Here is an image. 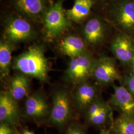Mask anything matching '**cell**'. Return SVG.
Here are the masks:
<instances>
[{
	"instance_id": "1",
	"label": "cell",
	"mask_w": 134,
	"mask_h": 134,
	"mask_svg": "<svg viewBox=\"0 0 134 134\" xmlns=\"http://www.w3.org/2000/svg\"><path fill=\"white\" fill-rule=\"evenodd\" d=\"M13 68L19 72L35 77L42 82L48 80V61L41 45H32L15 58Z\"/></svg>"
},
{
	"instance_id": "2",
	"label": "cell",
	"mask_w": 134,
	"mask_h": 134,
	"mask_svg": "<svg viewBox=\"0 0 134 134\" xmlns=\"http://www.w3.org/2000/svg\"><path fill=\"white\" fill-rule=\"evenodd\" d=\"M107 16L118 31L134 38V0H113L107 5Z\"/></svg>"
},
{
	"instance_id": "3",
	"label": "cell",
	"mask_w": 134,
	"mask_h": 134,
	"mask_svg": "<svg viewBox=\"0 0 134 134\" xmlns=\"http://www.w3.org/2000/svg\"><path fill=\"white\" fill-rule=\"evenodd\" d=\"M43 19L44 33L49 40L57 38L71 26L61 1H57L48 8Z\"/></svg>"
},
{
	"instance_id": "4",
	"label": "cell",
	"mask_w": 134,
	"mask_h": 134,
	"mask_svg": "<svg viewBox=\"0 0 134 134\" xmlns=\"http://www.w3.org/2000/svg\"><path fill=\"white\" fill-rule=\"evenodd\" d=\"M96 60L89 52L71 59L65 72V79L72 83L80 84L92 76Z\"/></svg>"
},
{
	"instance_id": "5",
	"label": "cell",
	"mask_w": 134,
	"mask_h": 134,
	"mask_svg": "<svg viewBox=\"0 0 134 134\" xmlns=\"http://www.w3.org/2000/svg\"><path fill=\"white\" fill-rule=\"evenodd\" d=\"M71 115V101L69 94L64 90H58L53 95L52 107L49 119L50 123L61 126L67 123Z\"/></svg>"
},
{
	"instance_id": "6",
	"label": "cell",
	"mask_w": 134,
	"mask_h": 134,
	"mask_svg": "<svg viewBox=\"0 0 134 134\" xmlns=\"http://www.w3.org/2000/svg\"><path fill=\"white\" fill-rule=\"evenodd\" d=\"M108 29L106 21L102 18L97 15L88 17L82 26L83 39L87 45L96 46L104 41Z\"/></svg>"
},
{
	"instance_id": "7",
	"label": "cell",
	"mask_w": 134,
	"mask_h": 134,
	"mask_svg": "<svg viewBox=\"0 0 134 134\" xmlns=\"http://www.w3.org/2000/svg\"><path fill=\"white\" fill-rule=\"evenodd\" d=\"M34 34L33 27L27 19L12 17L7 20L5 26L4 37L11 43H18L30 38Z\"/></svg>"
},
{
	"instance_id": "8",
	"label": "cell",
	"mask_w": 134,
	"mask_h": 134,
	"mask_svg": "<svg viewBox=\"0 0 134 134\" xmlns=\"http://www.w3.org/2000/svg\"><path fill=\"white\" fill-rule=\"evenodd\" d=\"M110 49L115 58L122 65L129 66L134 55V38L119 31L115 34Z\"/></svg>"
},
{
	"instance_id": "9",
	"label": "cell",
	"mask_w": 134,
	"mask_h": 134,
	"mask_svg": "<svg viewBox=\"0 0 134 134\" xmlns=\"http://www.w3.org/2000/svg\"><path fill=\"white\" fill-rule=\"evenodd\" d=\"M92 77L96 82L102 85L113 83L120 79L115 60L112 58L101 55L96 60Z\"/></svg>"
},
{
	"instance_id": "10",
	"label": "cell",
	"mask_w": 134,
	"mask_h": 134,
	"mask_svg": "<svg viewBox=\"0 0 134 134\" xmlns=\"http://www.w3.org/2000/svg\"><path fill=\"white\" fill-rule=\"evenodd\" d=\"M18 101L10 94L9 91H2L0 94V121L9 125L19 124V110Z\"/></svg>"
},
{
	"instance_id": "11",
	"label": "cell",
	"mask_w": 134,
	"mask_h": 134,
	"mask_svg": "<svg viewBox=\"0 0 134 134\" xmlns=\"http://www.w3.org/2000/svg\"><path fill=\"white\" fill-rule=\"evenodd\" d=\"M114 92L109 104L120 110L122 113L134 116V96L124 86L113 85Z\"/></svg>"
},
{
	"instance_id": "12",
	"label": "cell",
	"mask_w": 134,
	"mask_h": 134,
	"mask_svg": "<svg viewBox=\"0 0 134 134\" xmlns=\"http://www.w3.org/2000/svg\"><path fill=\"white\" fill-rule=\"evenodd\" d=\"M13 3L20 14L34 20L43 18L48 9L45 0H13Z\"/></svg>"
},
{
	"instance_id": "13",
	"label": "cell",
	"mask_w": 134,
	"mask_h": 134,
	"mask_svg": "<svg viewBox=\"0 0 134 134\" xmlns=\"http://www.w3.org/2000/svg\"><path fill=\"white\" fill-rule=\"evenodd\" d=\"M24 113L30 118L40 119L47 115L49 107L45 98L36 93L28 96L24 103Z\"/></svg>"
},
{
	"instance_id": "14",
	"label": "cell",
	"mask_w": 134,
	"mask_h": 134,
	"mask_svg": "<svg viewBox=\"0 0 134 134\" xmlns=\"http://www.w3.org/2000/svg\"><path fill=\"white\" fill-rule=\"evenodd\" d=\"M96 86L86 81L79 84L74 94V100L80 110L87 109L89 106L97 98Z\"/></svg>"
},
{
	"instance_id": "15",
	"label": "cell",
	"mask_w": 134,
	"mask_h": 134,
	"mask_svg": "<svg viewBox=\"0 0 134 134\" xmlns=\"http://www.w3.org/2000/svg\"><path fill=\"white\" fill-rule=\"evenodd\" d=\"M86 43L83 39L75 35H69L60 41L59 48L62 53L71 58L87 52Z\"/></svg>"
},
{
	"instance_id": "16",
	"label": "cell",
	"mask_w": 134,
	"mask_h": 134,
	"mask_svg": "<svg viewBox=\"0 0 134 134\" xmlns=\"http://www.w3.org/2000/svg\"><path fill=\"white\" fill-rule=\"evenodd\" d=\"M29 86L30 80L29 76L19 72L12 79L9 91L15 100H20L27 96Z\"/></svg>"
},
{
	"instance_id": "17",
	"label": "cell",
	"mask_w": 134,
	"mask_h": 134,
	"mask_svg": "<svg viewBox=\"0 0 134 134\" xmlns=\"http://www.w3.org/2000/svg\"><path fill=\"white\" fill-rule=\"evenodd\" d=\"M93 5L92 0H75L74 5L67 10L66 14L71 21L80 23L88 18Z\"/></svg>"
},
{
	"instance_id": "18",
	"label": "cell",
	"mask_w": 134,
	"mask_h": 134,
	"mask_svg": "<svg viewBox=\"0 0 134 134\" xmlns=\"http://www.w3.org/2000/svg\"><path fill=\"white\" fill-rule=\"evenodd\" d=\"M14 46L13 43L3 39L0 42V72L2 79H7L9 76L12 61V54Z\"/></svg>"
},
{
	"instance_id": "19",
	"label": "cell",
	"mask_w": 134,
	"mask_h": 134,
	"mask_svg": "<svg viewBox=\"0 0 134 134\" xmlns=\"http://www.w3.org/2000/svg\"><path fill=\"white\" fill-rule=\"evenodd\" d=\"M113 129L116 134H134V116L121 114L113 123Z\"/></svg>"
},
{
	"instance_id": "20",
	"label": "cell",
	"mask_w": 134,
	"mask_h": 134,
	"mask_svg": "<svg viewBox=\"0 0 134 134\" xmlns=\"http://www.w3.org/2000/svg\"><path fill=\"white\" fill-rule=\"evenodd\" d=\"M110 106L105 103L96 114L87 118V119L92 124L96 126L102 125L107 120L110 115Z\"/></svg>"
},
{
	"instance_id": "21",
	"label": "cell",
	"mask_w": 134,
	"mask_h": 134,
	"mask_svg": "<svg viewBox=\"0 0 134 134\" xmlns=\"http://www.w3.org/2000/svg\"><path fill=\"white\" fill-rule=\"evenodd\" d=\"M105 103L100 98H97L86 110V118H88L96 114Z\"/></svg>"
},
{
	"instance_id": "22",
	"label": "cell",
	"mask_w": 134,
	"mask_h": 134,
	"mask_svg": "<svg viewBox=\"0 0 134 134\" xmlns=\"http://www.w3.org/2000/svg\"><path fill=\"white\" fill-rule=\"evenodd\" d=\"M124 85L134 96V73H130L125 77Z\"/></svg>"
},
{
	"instance_id": "23",
	"label": "cell",
	"mask_w": 134,
	"mask_h": 134,
	"mask_svg": "<svg viewBox=\"0 0 134 134\" xmlns=\"http://www.w3.org/2000/svg\"><path fill=\"white\" fill-rule=\"evenodd\" d=\"M65 134H85L83 130L77 125H72L67 129Z\"/></svg>"
},
{
	"instance_id": "24",
	"label": "cell",
	"mask_w": 134,
	"mask_h": 134,
	"mask_svg": "<svg viewBox=\"0 0 134 134\" xmlns=\"http://www.w3.org/2000/svg\"><path fill=\"white\" fill-rule=\"evenodd\" d=\"M0 134H13V131L9 125L1 123L0 126Z\"/></svg>"
},
{
	"instance_id": "25",
	"label": "cell",
	"mask_w": 134,
	"mask_h": 134,
	"mask_svg": "<svg viewBox=\"0 0 134 134\" xmlns=\"http://www.w3.org/2000/svg\"><path fill=\"white\" fill-rule=\"evenodd\" d=\"M94 4L98 5H109L110 3L113 0H92Z\"/></svg>"
},
{
	"instance_id": "26",
	"label": "cell",
	"mask_w": 134,
	"mask_h": 134,
	"mask_svg": "<svg viewBox=\"0 0 134 134\" xmlns=\"http://www.w3.org/2000/svg\"><path fill=\"white\" fill-rule=\"evenodd\" d=\"M130 67L131 68V73H134V55L131 64L130 66Z\"/></svg>"
},
{
	"instance_id": "27",
	"label": "cell",
	"mask_w": 134,
	"mask_h": 134,
	"mask_svg": "<svg viewBox=\"0 0 134 134\" xmlns=\"http://www.w3.org/2000/svg\"><path fill=\"white\" fill-rule=\"evenodd\" d=\"M23 134H34L33 132H30V131H27V130H25L24 132V133H23Z\"/></svg>"
},
{
	"instance_id": "28",
	"label": "cell",
	"mask_w": 134,
	"mask_h": 134,
	"mask_svg": "<svg viewBox=\"0 0 134 134\" xmlns=\"http://www.w3.org/2000/svg\"><path fill=\"white\" fill-rule=\"evenodd\" d=\"M99 134H108L106 131H103V130H102L101 131L100 133Z\"/></svg>"
},
{
	"instance_id": "29",
	"label": "cell",
	"mask_w": 134,
	"mask_h": 134,
	"mask_svg": "<svg viewBox=\"0 0 134 134\" xmlns=\"http://www.w3.org/2000/svg\"><path fill=\"white\" fill-rule=\"evenodd\" d=\"M18 134V133H17V134Z\"/></svg>"
}]
</instances>
